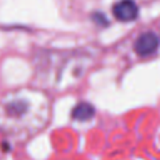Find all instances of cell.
Returning a JSON list of instances; mask_svg holds the SVG:
<instances>
[{
  "mask_svg": "<svg viewBox=\"0 0 160 160\" xmlns=\"http://www.w3.org/2000/svg\"><path fill=\"white\" fill-rule=\"evenodd\" d=\"M49 120V104L36 94H12L0 101V131L16 144L40 132Z\"/></svg>",
  "mask_w": 160,
  "mask_h": 160,
  "instance_id": "cell-1",
  "label": "cell"
},
{
  "mask_svg": "<svg viewBox=\"0 0 160 160\" xmlns=\"http://www.w3.org/2000/svg\"><path fill=\"white\" fill-rule=\"evenodd\" d=\"M160 46V39L159 36L152 31L142 32L135 41L134 49L135 52L140 56H149L158 51Z\"/></svg>",
  "mask_w": 160,
  "mask_h": 160,
  "instance_id": "cell-2",
  "label": "cell"
},
{
  "mask_svg": "<svg viewBox=\"0 0 160 160\" xmlns=\"http://www.w3.org/2000/svg\"><path fill=\"white\" fill-rule=\"evenodd\" d=\"M94 114V109L90 104H86V102H81L79 104L74 111H72V116L75 119H79V120H85V119H89L91 118Z\"/></svg>",
  "mask_w": 160,
  "mask_h": 160,
  "instance_id": "cell-4",
  "label": "cell"
},
{
  "mask_svg": "<svg viewBox=\"0 0 160 160\" xmlns=\"http://www.w3.org/2000/svg\"><path fill=\"white\" fill-rule=\"evenodd\" d=\"M114 16L120 21H132L139 15V8L134 0H120L112 6Z\"/></svg>",
  "mask_w": 160,
  "mask_h": 160,
  "instance_id": "cell-3",
  "label": "cell"
}]
</instances>
